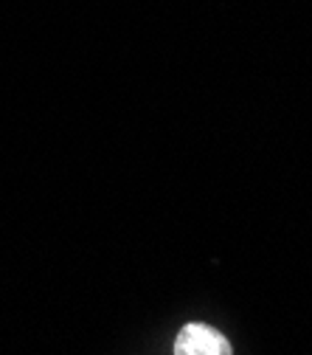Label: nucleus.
I'll use <instances>...</instances> for the list:
<instances>
[{
	"mask_svg": "<svg viewBox=\"0 0 312 355\" xmlns=\"http://www.w3.org/2000/svg\"><path fill=\"white\" fill-rule=\"evenodd\" d=\"M174 355H231V341L211 324L192 322L177 333Z\"/></svg>",
	"mask_w": 312,
	"mask_h": 355,
	"instance_id": "f257e3e1",
	"label": "nucleus"
}]
</instances>
